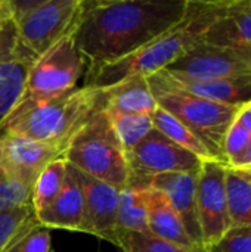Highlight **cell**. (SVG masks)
<instances>
[{
    "mask_svg": "<svg viewBox=\"0 0 251 252\" xmlns=\"http://www.w3.org/2000/svg\"><path fill=\"white\" fill-rule=\"evenodd\" d=\"M197 173L198 171L158 174L149 179L146 189L160 190L167 196L170 205L180 217L192 242L198 248L204 250L197 216Z\"/></svg>",
    "mask_w": 251,
    "mask_h": 252,
    "instance_id": "14",
    "label": "cell"
},
{
    "mask_svg": "<svg viewBox=\"0 0 251 252\" xmlns=\"http://www.w3.org/2000/svg\"><path fill=\"white\" fill-rule=\"evenodd\" d=\"M231 1L232 0H188L186 12L175 27L136 53L89 72L84 86L104 90L132 75L148 77L167 68L204 40L209 30L226 12Z\"/></svg>",
    "mask_w": 251,
    "mask_h": 252,
    "instance_id": "2",
    "label": "cell"
},
{
    "mask_svg": "<svg viewBox=\"0 0 251 252\" xmlns=\"http://www.w3.org/2000/svg\"><path fill=\"white\" fill-rule=\"evenodd\" d=\"M251 142V133H249L238 120L234 121V124L231 126V128L228 130V134L225 137V145H223V151H225V158L228 165L235 161L244 151L246 148L250 145Z\"/></svg>",
    "mask_w": 251,
    "mask_h": 252,
    "instance_id": "31",
    "label": "cell"
},
{
    "mask_svg": "<svg viewBox=\"0 0 251 252\" xmlns=\"http://www.w3.org/2000/svg\"><path fill=\"white\" fill-rule=\"evenodd\" d=\"M36 223L37 219L31 201L0 213V252L7 251L9 247Z\"/></svg>",
    "mask_w": 251,
    "mask_h": 252,
    "instance_id": "25",
    "label": "cell"
},
{
    "mask_svg": "<svg viewBox=\"0 0 251 252\" xmlns=\"http://www.w3.org/2000/svg\"><path fill=\"white\" fill-rule=\"evenodd\" d=\"M161 84L210 100L229 106H244L251 100V74H241L226 78L195 81L178 78L166 71H158L152 74Z\"/></svg>",
    "mask_w": 251,
    "mask_h": 252,
    "instance_id": "13",
    "label": "cell"
},
{
    "mask_svg": "<svg viewBox=\"0 0 251 252\" xmlns=\"http://www.w3.org/2000/svg\"><path fill=\"white\" fill-rule=\"evenodd\" d=\"M229 170H235V171H243V170H250L251 168V142L250 145L246 148V151L228 165Z\"/></svg>",
    "mask_w": 251,
    "mask_h": 252,
    "instance_id": "32",
    "label": "cell"
},
{
    "mask_svg": "<svg viewBox=\"0 0 251 252\" xmlns=\"http://www.w3.org/2000/svg\"><path fill=\"white\" fill-rule=\"evenodd\" d=\"M226 195L231 227L251 226V182L238 171H226Z\"/></svg>",
    "mask_w": 251,
    "mask_h": 252,
    "instance_id": "24",
    "label": "cell"
},
{
    "mask_svg": "<svg viewBox=\"0 0 251 252\" xmlns=\"http://www.w3.org/2000/svg\"><path fill=\"white\" fill-rule=\"evenodd\" d=\"M186 7L188 0L84 1L72 38L86 72L136 53L175 27Z\"/></svg>",
    "mask_w": 251,
    "mask_h": 252,
    "instance_id": "1",
    "label": "cell"
},
{
    "mask_svg": "<svg viewBox=\"0 0 251 252\" xmlns=\"http://www.w3.org/2000/svg\"><path fill=\"white\" fill-rule=\"evenodd\" d=\"M86 69V61L78 52L72 35L65 37L34 59L16 106H25L74 90Z\"/></svg>",
    "mask_w": 251,
    "mask_h": 252,
    "instance_id": "6",
    "label": "cell"
},
{
    "mask_svg": "<svg viewBox=\"0 0 251 252\" xmlns=\"http://www.w3.org/2000/svg\"><path fill=\"white\" fill-rule=\"evenodd\" d=\"M226 171L228 167L219 161H203L197 173V216L206 251L231 229Z\"/></svg>",
    "mask_w": 251,
    "mask_h": 252,
    "instance_id": "9",
    "label": "cell"
},
{
    "mask_svg": "<svg viewBox=\"0 0 251 252\" xmlns=\"http://www.w3.org/2000/svg\"><path fill=\"white\" fill-rule=\"evenodd\" d=\"M146 208L148 230L152 236L185 248H198L189 238L180 217L163 192L146 189Z\"/></svg>",
    "mask_w": 251,
    "mask_h": 252,
    "instance_id": "18",
    "label": "cell"
},
{
    "mask_svg": "<svg viewBox=\"0 0 251 252\" xmlns=\"http://www.w3.org/2000/svg\"><path fill=\"white\" fill-rule=\"evenodd\" d=\"M151 117H152L154 128L158 130L161 134H164L169 140L183 148L185 151L191 152L192 155L198 157L201 161H216L210 154V151L206 148V145L172 114L157 106V109L152 112Z\"/></svg>",
    "mask_w": 251,
    "mask_h": 252,
    "instance_id": "21",
    "label": "cell"
},
{
    "mask_svg": "<svg viewBox=\"0 0 251 252\" xmlns=\"http://www.w3.org/2000/svg\"><path fill=\"white\" fill-rule=\"evenodd\" d=\"M13 19V12L10 6V0H0V30Z\"/></svg>",
    "mask_w": 251,
    "mask_h": 252,
    "instance_id": "33",
    "label": "cell"
},
{
    "mask_svg": "<svg viewBox=\"0 0 251 252\" xmlns=\"http://www.w3.org/2000/svg\"><path fill=\"white\" fill-rule=\"evenodd\" d=\"M101 92L104 109L109 112L152 115L158 106L145 75H132Z\"/></svg>",
    "mask_w": 251,
    "mask_h": 252,
    "instance_id": "17",
    "label": "cell"
},
{
    "mask_svg": "<svg viewBox=\"0 0 251 252\" xmlns=\"http://www.w3.org/2000/svg\"><path fill=\"white\" fill-rule=\"evenodd\" d=\"M117 230L149 233L146 189L126 186L118 192Z\"/></svg>",
    "mask_w": 251,
    "mask_h": 252,
    "instance_id": "20",
    "label": "cell"
},
{
    "mask_svg": "<svg viewBox=\"0 0 251 252\" xmlns=\"http://www.w3.org/2000/svg\"><path fill=\"white\" fill-rule=\"evenodd\" d=\"M157 105L185 124L210 151L213 158L228 167L225 137L243 106L210 102L161 84L154 75L146 77Z\"/></svg>",
    "mask_w": 251,
    "mask_h": 252,
    "instance_id": "5",
    "label": "cell"
},
{
    "mask_svg": "<svg viewBox=\"0 0 251 252\" xmlns=\"http://www.w3.org/2000/svg\"><path fill=\"white\" fill-rule=\"evenodd\" d=\"M161 71L178 78L207 81L251 74V66L232 50L201 41Z\"/></svg>",
    "mask_w": 251,
    "mask_h": 252,
    "instance_id": "10",
    "label": "cell"
},
{
    "mask_svg": "<svg viewBox=\"0 0 251 252\" xmlns=\"http://www.w3.org/2000/svg\"><path fill=\"white\" fill-rule=\"evenodd\" d=\"M31 201V186L9 177L0 168V213Z\"/></svg>",
    "mask_w": 251,
    "mask_h": 252,
    "instance_id": "27",
    "label": "cell"
},
{
    "mask_svg": "<svg viewBox=\"0 0 251 252\" xmlns=\"http://www.w3.org/2000/svg\"><path fill=\"white\" fill-rule=\"evenodd\" d=\"M21 59H36V56L19 40L15 21L12 19L0 30V63Z\"/></svg>",
    "mask_w": 251,
    "mask_h": 252,
    "instance_id": "29",
    "label": "cell"
},
{
    "mask_svg": "<svg viewBox=\"0 0 251 252\" xmlns=\"http://www.w3.org/2000/svg\"><path fill=\"white\" fill-rule=\"evenodd\" d=\"M206 252H251V226L231 227Z\"/></svg>",
    "mask_w": 251,
    "mask_h": 252,
    "instance_id": "30",
    "label": "cell"
},
{
    "mask_svg": "<svg viewBox=\"0 0 251 252\" xmlns=\"http://www.w3.org/2000/svg\"><path fill=\"white\" fill-rule=\"evenodd\" d=\"M62 158L80 173L117 189H123L129 183L127 158L104 108L75 131L67 143Z\"/></svg>",
    "mask_w": 251,
    "mask_h": 252,
    "instance_id": "4",
    "label": "cell"
},
{
    "mask_svg": "<svg viewBox=\"0 0 251 252\" xmlns=\"http://www.w3.org/2000/svg\"><path fill=\"white\" fill-rule=\"evenodd\" d=\"M237 120L241 123V126H243L249 133H251V100L247 105H244V106L241 108V111H240Z\"/></svg>",
    "mask_w": 251,
    "mask_h": 252,
    "instance_id": "34",
    "label": "cell"
},
{
    "mask_svg": "<svg viewBox=\"0 0 251 252\" xmlns=\"http://www.w3.org/2000/svg\"><path fill=\"white\" fill-rule=\"evenodd\" d=\"M84 208V195L80 182V173L67 164L65 183L53 204L36 216L37 221L47 229H64L80 232Z\"/></svg>",
    "mask_w": 251,
    "mask_h": 252,
    "instance_id": "16",
    "label": "cell"
},
{
    "mask_svg": "<svg viewBox=\"0 0 251 252\" xmlns=\"http://www.w3.org/2000/svg\"><path fill=\"white\" fill-rule=\"evenodd\" d=\"M104 108L102 92L93 87H75L64 94L16 106L4 130L65 149L75 131Z\"/></svg>",
    "mask_w": 251,
    "mask_h": 252,
    "instance_id": "3",
    "label": "cell"
},
{
    "mask_svg": "<svg viewBox=\"0 0 251 252\" xmlns=\"http://www.w3.org/2000/svg\"><path fill=\"white\" fill-rule=\"evenodd\" d=\"M235 171V170H234ZM240 174H243V176H246V177H251V168L250 170H243V171H238Z\"/></svg>",
    "mask_w": 251,
    "mask_h": 252,
    "instance_id": "35",
    "label": "cell"
},
{
    "mask_svg": "<svg viewBox=\"0 0 251 252\" xmlns=\"http://www.w3.org/2000/svg\"><path fill=\"white\" fill-rule=\"evenodd\" d=\"M241 176H243V174H241ZM244 177H246V176H244ZM246 179H249V180H250V182H251V177H246Z\"/></svg>",
    "mask_w": 251,
    "mask_h": 252,
    "instance_id": "36",
    "label": "cell"
},
{
    "mask_svg": "<svg viewBox=\"0 0 251 252\" xmlns=\"http://www.w3.org/2000/svg\"><path fill=\"white\" fill-rule=\"evenodd\" d=\"M67 176V162L58 158L46 165L31 188V204L36 216L49 208L64 188Z\"/></svg>",
    "mask_w": 251,
    "mask_h": 252,
    "instance_id": "22",
    "label": "cell"
},
{
    "mask_svg": "<svg viewBox=\"0 0 251 252\" xmlns=\"http://www.w3.org/2000/svg\"><path fill=\"white\" fill-rule=\"evenodd\" d=\"M114 134L120 142L124 154L133 151L154 128L152 117L146 114H124L107 111Z\"/></svg>",
    "mask_w": 251,
    "mask_h": 252,
    "instance_id": "23",
    "label": "cell"
},
{
    "mask_svg": "<svg viewBox=\"0 0 251 252\" xmlns=\"http://www.w3.org/2000/svg\"><path fill=\"white\" fill-rule=\"evenodd\" d=\"M126 158L129 167L127 186L141 189H146V183L154 176L198 171L203 162L198 157L178 146L155 128Z\"/></svg>",
    "mask_w": 251,
    "mask_h": 252,
    "instance_id": "8",
    "label": "cell"
},
{
    "mask_svg": "<svg viewBox=\"0 0 251 252\" xmlns=\"http://www.w3.org/2000/svg\"><path fill=\"white\" fill-rule=\"evenodd\" d=\"M80 182L84 195L80 232L114 244L117 233V207L120 189L83 173H80Z\"/></svg>",
    "mask_w": 251,
    "mask_h": 252,
    "instance_id": "12",
    "label": "cell"
},
{
    "mask_svg": "<svg viewBox=\"0 0 251 252\" xmlns=\"http://www.w3.org/2000/svg\"><path fill=\"white\" fill-rule=\"evenodd\" d=\"M84 0H38L15 21L19 40L37 58L74 34Z\"/></svg>",
    "mask_w": 251,
    "mask_h": 252,
    "instance_id": "7",
    "label": "cell"
},
{
    "mask_svg": "<svg viewBox=\"0 0 251 252\" xmlns=\"http://www.w3.org/2000/svg\"><path fill=\"white\" fill-rule=\"evenodd\" d=\"M114 245L123 252H206L200 248H185L163 241L152 236L151 233H136L124 230H117Z\"/></svg>",
    "mask_w": 251,
    "mask_h": 252,
    "instance_id": "26",
    "label": "cell"
},
{
    "mask_svg": "<svg viewBox=\"0 0 251 252\" xmlns=\"http://www.w3.org/2000/svg\"><path fill=\"white\" fill-rule=\"evenodd\" d=\"M203 41L232 50L251 66V0H232Z\"/></svg>",
    "mask_w": 251,
    "mask_h": 252,
    "instance_id": "15",
    "label": "cell"
},
{
    "mask_svg": "<svg viewBox=\"0 0 251 252\" xmlns=\"http://www.w3.org/2000/svg\"><path fill=\"white\" fill-rule=\"evenodd\" d=\"M64 149L4 130L0 168L12 179L33 188L41 170L52 161L62 158Z\"/></svg>",
    "mask_w": 251,
    "mask_h": 252,
    "instance_id": "11",
    "label": "cell"
},
{
    "mask_svg": "<svg viewBox=\"0 0 251 252\" xmlns=\"http://www.w3.org/2000/svg\"><path fill=\"white\" fill-rule=\"evenodd\" d=\"M6 252H52L50 229L37 221L27 229Z\"/></svg>",
    "mask_w": 251,
    "mask_h": 252,
    "instance_id": "28",
    "label": "cell"
},
{
    "mask_svg": "<svg viewBox=\"0 0 251 252\" xmlns=\"http://www.w3.org/2000/svg\"><path fill=\"white\" fill-rule=\"evenodd\" d=\"M34 59L0 63V128H3L21 100L27 72Z\"/></svg>",
    "mask_w": 251,
    "mask_h": 252,
    "instance_id": "19",
    "label": "cell"
}]
</instances>
